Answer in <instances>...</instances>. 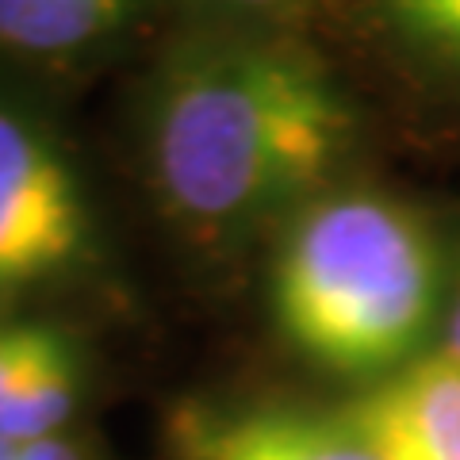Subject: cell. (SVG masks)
<instances>
[{"label": "cell", "instance_id": "obj_7", "mask_svg": "<svg viewBox=\"0 0 460 460\" xmlns=\"http://www.w3.org/2000/svg\"><path fill=\"white\" fill-rule=\"evenodd\" d=\"M77 399V357L58 338L39 368L20 384V392L0 411V438L12 445H31L58 438Z\"/></svg>", "mask_w": 460, "mask_h": 460}, {"label": "cell", "instance_id": "obj_12", "mask_svg": "<svg viewBox=\"0 0 460 460\" xmlns=\"http://www.w3.org/2000/svg\"><path fill=\"white\" fill-rule=\"evenodd\" d=\"M226 4L246 8V12H277V8H284V4H292V0H226Z\"/></svg>", "mask_w": 460, "mask_h": 460}, {"label": "cell", "instance_id": "obj_9", "mask_svg": "<svg viewBox=\"0 0 460 460\" xmlns=\"http://www.w3.org/2000/svg\"><path fill=\"white\" fill-rule=\"evenodd\" d=\"M58 334L47 326H4L0 330V411L20 392V384L54 349Z\"/></svg>", "mask_w": 460, "mask_h": 460}, {"label": "cell", "instance_id": "obj_11", "mask_svg": "<svg viewBox=\"0 0 460 460\" xmlns=\"http://www.w3.org/2000/svg\"><path fill=\"white\" fill-rule=\"evenodd\" d=\"M441 349L453 353V357H460V280H456V296H453V307H449V326H445Z\"/></svg>", "mask_w": 460, "mask_h": 460}, {"label": "cell", "instance_id": "obj_5", "mask_svg": "<svg viewBox=\"0 0 460 460\" xmlns=\"http://www.w3.org/2000/svg\"><path fill=\"white\" fill-rule=\"evenodd\" d=\"M192 460H384L349 414L246 411L199 422L189 438Z\"/></svg>", "mask_w": 460, "mask_h": 460}, {"label": "cell", "instance_id": "obj_2", "mask_svg": "<svg viewBox=\"0 0 460 460\" xmlns=\"http://www.w3.org/2000/svg\"><path fill=\"white\" fill-rule=\"evenodd\" d=\"M445 299L434 230L380 192L311 204L272 272L277 323L304 357L345 376H392L419 361Z\"/></svg>", "mask_w": 460, "mask_h": 460}, {"label": "cell", "instance_id": "obj_6", "mask_svg": "<svg viewBox=\"0 0 460 460\" xmlns=\"http://www.w3.org/2000/svg\"><path fill=\"white\" fill-rule=\"evenodd\" d=\"M135 0H0V42L23 54H69L111 35Z\"/></svg>", "mask_w": 460, "mask_h": 460}, {"label": "cell", "instance_id": "obj_4", "mask_svg": "<svg viewBox=\"0 0 460 460\" xmlns=\"http://www.w3.org/2000/svg\"><path fill=\"white\" fill-rule=\"evenodd\" d=\"M345 414L365 434L426 460H460V357L422 353L353 399Z\"/></svg>", "mask_w": 460, "mask_h": 460}, {"label": "cell", "instance_id": "obj_1", "mask_svg": "<svg viewBox=\"0 0 460 460\" xmlns=\"http://www.w3.org/2000/svg\"><path fill=\"white\" fill-rule=\"evenodd\" d=\"M146 138L165 204L196 226L234 230L323 189L353 142V111L296 42L204 39L157 74Z\"/></svg>", "mask_w": 460, "mask_h": 460}, {"label": "cell", "instance_id": "obj_10", "mask_svg": "<svg viewBox=\"0 0 460 460\" xmlns=\"http://www.w3.org/2000/svg\"><path fill=\"white\" fill-rule=\"evenodd\" d=\"M16 460H89L84 449L77 441L69 438H42V441H31V445H20V456Z\"/></svg>", "mask_w": 460, "mask_h": 460}, {"label": "cell", "instance_id": "obj_8", "mask_svg": "<svg viewBox=\"0 0 460 460\" xmlns=\"http://www.w3.org/2000/svg\"><path fill=\"white\" fill-rule=\"evenodd\" d=\"M384 8L407 39L460 62V0H384Z\"/></svg>", "mask_w": 460, "mask_h": 460}, {"label": "cell", "instance_id": "obj_3", "mask_svg": "<svg viewBox=\"0 0 460 460\" xmlns=\"http://www.w3.org/2000/svg\"><path fill=\"white\" fill-rule=\"evenodd\" d=\"M84 238L89 219L66 154L39 123L0 108V292L74 265Z\"/></svg>", "mask_w": 460, "mask_h": 460}, {"label": "cell", "instance_id": "obj_13", "mask_svg": "<svg viewBox=\"0 0 460 460\" xmlns=\"http://www.w3.org/2000/svg\"><path fill=\"white\" fill-rule=\"evenodd\" d=\"M16 456H20V445H12V441L0 438V460H16Z\"/></svg>", "mask_w": 460, "mask_h": 460}]
</instances>
